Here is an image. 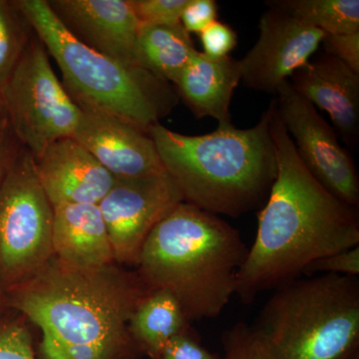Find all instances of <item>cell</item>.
Listing matches in <instances>:
<instances>
[{
    "label": "cell",
    "instance_id": "23",
    "mask_svg": "<svg viewBox=\"0 0 359 359\" xmlns=\"http://www.w3.org/2000/svg\"><path fill=\"white\" fill-rule=\"evenodd\" d=\"M221 359H275L268 344L252 325L238 323L222 337Z\"/></svg>",
    "mask_w": 359,
    "mask_h": 359
},
{
    "label": "cell",
    "instance_id": "16",
    "mask_svg": "<svg viewBox=\"0 0 359 359\" xmlns=\"http://www.w3.org/2000/svg\"><path fill=\"white\" fill-rule=\"evenodd\" d=\"M54 257L78 268L115 263L109 233L98 205L53 207Z\"/></svg>",
    "mask_w": 359,
    "mask_h": 359
},
{
    "label": "cell",
    "instance_id": "6",
    "mask_svg": "<svg viewBox=\"0 0 359 359\" xmlns=\"http://www.w3.org/2000/svg\"><path fill=\"white\" fill-rule=\"evenodd\" d=\"M275 359L359 356V280L337 275L295 278L276 287L256 325Z\"/></svg>",
    "mask_w": 359,
    "mask_h": 359
},
{
    "label": "cell",
    "instance_id": "2",
    "mask_svg": "<svg viewBox=\"0 0 359 359\" xmlns=\"http://www.w3.org/2000/svg\"><path fill=\"white\" fill-rule=\"evenodd\" d=\"M147 292L126 266L78 268L53 257L6 292V306L39 328L40 359H123L137 353L128 323Z\"/></svg>",
    "mask_w": 359,
    "mask_h": 359
},
{
    "label": "cell",
    "instance_id": "19",
    "mask_svg": "<svg viewBox=\"0 0 359 359\" xmlns=\"http://www.w3.org/2000/svg\"><path fill=\"white\" fill-rule=\"evenodd\" d=\"M190 33L180 23L140 25L136 40L139 65L156 77L175 83L197 52Z\"/></svg>",
    "mask_w": 359,
    "mask_h": 359
},
{
    "label": "cell",
    "instance_id": "10",
    "mask_svg": "<svg viewBox=\"0 0 359 359\" xmlns=\"http://www.w3.org/2000/svg\"><path fill=\"white\" fill-rule=\"evenodd\" d=\"M182 202L181 191L166 171L116 179L98 205L109 233L115 263L135 268L156 224Z\"/></svg>",
    "mask_w": 359,
    "mask_h": 359
},
{
    "label": "cell",
    "instance_id": "24",
    "mask_svg": "<svg viewBox=\"0 0 359 359\" xmlns=\"http://www.w3.org/2000/svg\"><path fill=\"white\" fill-rule=\"evenodd\" d=\"M190 0H130L140 25L171 26L181 23Z\"/></svg>",
    "mask_w": 359,
    "mask_h": 359
},
{
    "label": "cell",
    "instance_id": "21",
    "mask_svg": "<svg viewBox=\"0 0 359 359\" xmlns=\"http://www.w3.org/2000/svg\"><path fill=\"white\" fill-rule=\"evenodd\" d=\"M34 35L18 0H0V91Z\"/></svg>",
    "mask_w": 359,
    "mask_h": 359
},
{
    "label": "cell",
    "instance_id": "13",
    "mask_svg": "<svg viewBox=\"0 0 359 359\" xmlns=\"http://www.w3.org/2000/svg\"><path fill=\"white\" fill-rule=\"evenodd\" d=\"M80 109L81 115L72 138L116 179L165 171L154 141L148 134L105 113Z\"/></svg>",
    "mask_w": 359,
    "mask_h": 359
},
{
    "label": "cell",
    "instance_id": "8",
    "mask_svg": "<svg viewBox=\"0 0 359 359\" xmlns=\"http://www.w3.org/2000/svg\"><path fill=\"white\" fill-rule=\"evenodd\" d=\"M0 93L14 135L33 157L74 134L81 109L54 72L36 34Z\"/></svg>",
    "mask_w": 359,
    "mask_h": 359
},
{
    "label": "cell",
    "instance_id": "31",
    "mask_svg": "<svg viewBox=\"0 0 359 359\" xmlns=\"http://www.w3.org/2000/svg\"><path fill=\"white\" fill-rule=\"evenodd\" d=\"M7 120L6 107H4V99L0 93V125L4 124Z\"/></svg>",
    "mask_w": 359,
    "mask_h": 359
},
{
    "label": "cell",
    "instance_id": "32",
    "mask_svg": "<svg viewBox=\"0 0 359 359\" xmlns=\"http://www.w3.org/2000/svg\"><path fill=\"white\" fill-rule=\"evenodd\" d=\"M6 294L2 287L1 283H0V309L6 308Z\"/></svg>",
    "mask_w": 359,
    "mask_h": 359
},
{
    "label": "cell",
    "instance_id": "29",
    "mask_svg": "<svg viewBox=\"0 0 359 359\" xmlns=\"http://www.w3.org/2000/svg\"><path fill=\"white\" fill-rule=\"evenodd\" d=\"M218 18V4L215 0H190L182 14L181 25L189 33L200 34Z\"/></svg>",
    "mask_w": 359,
    "mask_h": 359
},
{
    "label": "cell",
    "instance_id": "17",
    "mask_svg": "<svg viewBox=\"0 0 359 359\" xmlns=\"http://www.w3.org/2000/svg\"><path fill=\"white\" fill-rule=\"evenodd\" d=\"M241 77L240 61L231 56L211 58L197 51L173 85L196 118L211 117L226 125L231 123V101Z\"/></svg>",
    "mask_w": 359,
    "mask_h": 359
},
{
    "label": "cell",
    "instance_id": "18",
    "mask_svg": "<svg viewBox=\"0 0 359 359\" xmlns=\"http://www.w3.org/2000/svg\"><path fill=\"white\" fill-rule=\"evenodd\" d=\"M192 327L176 297L164 290H149L135 308L128 330L135 351L156 359L170 340Z\"/></svg>",
    "mask_w": 359,
    "mask_h": 359
},
{
    "label": "cell",
    "instance_id": "12",
    "mask_svg": "<svg viewBox=\"0 0 359 359\" xmlns=\"http://www.w3.org/2000/svg\"><path fill=\"white\" fill-rule=\"evenodd\" d=\"M47 2L61 25L85 46L123 65L140 66L135 52L140 22L130 0Z\"/></svg>",
    "mask_w": 359,
    "mask_h": 359
},
{
    "label": "cell",
    "instance_id": "30",
    "mask_svg": "<svg viewBox=\"0 0 359 359\" xmlns=\"http://www.w3.org/2000/svg\"><path fill=\"white\" fill-rule=\"evenodd\" d=\"M22 148L7 119L0 125V186Z\"/></svg>",
    "mask_w": 359,
    "mask_h": 359
},
{
    "label": "cell",
    "instance_id": "27",
    "mask_svg": "<svg viewBox=\"0 0 359 359\" xmlns=\"http://www.w3.org/2000/svg\"><path fill=\"white\" fill-rule=\"evenodd\" d=\"M203 53L211 58H224L238 45L237 32L230 25L216 20L199 34Z\"/></svg>",
    "mask_w": 359,
    "mask_h": 359
},
{
    "label": "cell",
    "instance_id": "22",
    "mask_svg": "<svg viewBox=\"0 0 359 359\" xmlns=\"http://www.w3.org/2000/svg\"><path fill=\"white\" fill-rule=\"evenodd\" d=\"M29 323L8 306L0 309V359H40Z\"/></svg>",
    "mask_w": 359,
    "mask_h": 359
},
{
    "label": "cell",
    "instance_id": "14",
    "mask_svg": "<svg viewBox=\"0 0 359 359\" xmlns=\"http://www.w3.org/2000/svg\"><path fill=\"white\" fill-rule=\"evenodd\" d=\"M34 160L40 184L53 207L99 205L116 182L72 137L54 142Z\"/></svg>",
    "mask_w": 359,
    "mask_h": 359
},
{
    "label": "cell",
    "instance_id": "33",
    "mask_svg": "<svg viewBox=\"0 0 359 359\" xmlns=\"http://www.w3.org/2000/svg\"><path fill=\"white\" fill-rule=\"evenodd\" d=\"M123 359H142V356L138 353H131L129 355L125 356Z\"/></svg>",
    "mask_w": 359,
    "mask_h": 359
},
{
    "label": "cell",
    "instance_id": "20",
    "mask_svg": "<svg viewBox=\"0 0 359 359\" xmlns=\"http://www.w3.org/2000/svg\"><path fill=\"white\" fill-rule=\"evenodd\" d=\"M280 9L325 34L359 32V0H273Z\"/></svg>",
    "mask_w": 359,
    "mask_h": 359
},
{
    "label": "cell",
    "instance_id": "15",
    "mask_svg": "<svg viewBox=\"0 0 359 359\" xmlns=\"http://www.w3.org/2000/svg\"><path fill=\"white\" fill-rule=\"evenodd\" d=\"M295 91L313 107L325 111L349 147L359 140V74L332 56L309 60L290 77Z\"/></svg>",
    "mask_w": 359,
    "mask_h": 359
},
{
    "label": "cell",
    "instance_id": "28",
    "mask_svg": "<svg viewBox=\"0 0 359 359\" xmlns=\"http://www.w3.org/2000/svg\"><path fill=\"white\" fill-rule=\"evenodd\" d=\"M325 53L339 59L359 74V32L344 34H327L323 43Z\"/></svg>",
    "mask_w": 359,
    "mask_h": 359
},
{
    "label": "cell",
    "instance_id": "3",
    "mask_svg": "<svg viewBox=\"0 0 359 359\" xmlns=\"http://www.w3.org/2000/svg\"><path fill=\"white\" fill-rule=\"evenodd\" d=\"M273 102L252 128L219 125L211 133L190 136L154 125V141L165 171L184 202L217 216H242L266 203L278 163L271 122Z\"/></svg>",
    "mask_w": 359,
    "mask_h": 359
},
{
    "label": "cell",
    "instance_id": "4",
    "mask_svg": "<svg viewBox=\"0 0 359 359\" xmlns=\"http://www.w3.org/2000/svg\"><path fill=\"white\" fill-rule=\"evenodd\" d=\"M249 248L219 216L182 202L156 224L135 266L147 290L176 297L187 318H218L236 294Z\"/></svg>",
    "mask_w": 359,
    "mask_h": 359
},
{
    "label": "cell",
    "instance_id": "9",
    "mask_svg": "<svg viewBox=\"0 0 359 359\" xmlns=\"http://www.w3.org/2000/svg\"><path fill=\"white\" fill-rule=\"evenodd\" d=\"M276 110L302 164L337 199L358 209L359 179L353 161L334 129L290 81L276 94Z\"/></svg>",
    "mask_w": 359,
    "mask_h": 359
},
{
    "label": "cell",
    "instance_id": "34",
    "mask_svg": "<svg viewBox=\"0 0 359 359\" xmlns=\"http://www.w3.org/2000/svg\"><path fill=\"white\" fill-rule=\"evenodd\" d=\"M353 359H359V356H356V358Z\"/></svg>",
    "mask_w": 359,
    "mask_h": 359
},
{
    "label": "cell",
    "instance_id": "25",
    "mask_svg": "<svg viewBox=\"0 0 359 359\" xmlns=\"http://www.w3.org/2000/svg\"><path fill=\"white\" fill-rule=\"evenodd\" d=\"M316 273L358 278L359 245L321 257L309 264L304 271V275L314 276Z\"/></svg>",
    "mask_w": 359,
    "mask_h": 359
},
{
    "label": "cell",
    "instance_id": "26",
    "mask_svg": "<svg viewBox=\"0 0 359 359\" xmlns=\"http://www.w3.org/2000/svg\"><path fill=\"white\" fill-rule=\"evenodd\" d=\"M156 359H221L203 344L193 327L170 340Z\"/></svg>",
    "mask_w": 359,
    "mask_h": 359
},
{
    "label": "cell",
    "instance_id": "1",
    "mask_svg": "<svg viewBox=\"0 0 359 359\" xmlns=\"http://www.w3.org/2000/svg\"><path fill=\"white\" fill-rule=\"evenodd\" d=\"M273 102L271 131L278 171L259 214L254 244L238 271L236 294L244 304L299 278L321 257L359 245L358 209L337 199L309 173Z\"/></svg>",
    "mask_w": 359,
    "mask_h": 359
},
{
    "label": "cell",
    "instance_id": "11",
    "mask_svg": "<svg viewBox=\"0 0 359 359\" xmlns=\"http://www.w3.org/2000/svg\"><path fill=\"white\" fill-rule=\"evenodd\" d=\"M259 30L256 43L238 60L241 81L250 89L275 95L311 60L327 35L273 7L262 14Z\"/></svg>",
    "mask_w": 359,
    "mask_h": 359
},
{
    "label": "cell",
    "instance_id": "7",
    "mask_svg": "<svg viewBox=\"0 0 359 359\" xmlns=\"http://www.w3.org/2000/svg\"><path fill=\"white\" fill-rule=\"evenodd\" d=\"M53 205L22 148L0 186V283L6 294L54 257Z\"/></svg>",
    "mask_w": 359,
    "mask_h": 359
},
{
    "label": "cell",
    "instance_id": "5",
    "mask_svg": "<svg viewBox=\"0 0 359 359\" xmlns=\"http://www.w3.org/2000/svg\"><path fill=\"white\" fill-rule=\"evenodd\" d=\"M35 34L62 74V84L80 108L99 111L149 135L179 101L176 90L145 68L123 65L78 41L47 0H18Z\"/></svg>",
    "mask_w": 359,
    "mask_h": 359
}]
</instances>
